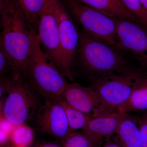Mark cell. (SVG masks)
<instances>
[{"mask_svg": "<svg viewBox=\"0 0 147 147\" xmlns=\"http://www.w3.org/2000/svg\"><path fill=\"white\" fill-rule=\"evenodd\" d=\"M84 5L100 11L111 17L131 19V16L124 7L112 2L110 0H76ZM133 20V19H132Z\"/></svg>", "mask_w": 147, "mask_h": 147, "instance_id": "cell-16", "label": "cell"}, {"mask_svg": "<svg viewBox=\"0 0 147 147\" xmlns=\"http://www.w3.org/2000/svg\"><path fill=\"white\" fill-rule=\"evenodd\" d=\"M140 1L145 10L147 12V0H140Z\"/></svg>", "mask_w": 147, "mask_h": 147, "instance_id": "cell-28", "label": "cell"}, {"mask_svg": "<svg viewBox=\"0 0 147 147\" xmlns=\"http://www.w3.org/2000/svg\"><path fill=\"white\" fill-rule=\"evenodd\" d=\"M37 36L44 53L62 74L59 22L53 8V0H45L40 16Z\"/></svg>", "mask_w": 147, "mask_h": 147, "instance_id": "cell-10", "label": "cell"}, {"mask_svg": "<svg viewBox=\"0 0 147 147\" xmlns=\"http://www.w3.org/2000/svg\"><path fill=\"white\" fill-rule=\"evenodd\" d=\"M10 139V135L0 130V144L1 146L6 144Z\"/></svg>", "mask_w": 147, "mask_h": 147, "instance_id": "cell-26", "label": "cell"}, {"mask_svg": "<svg viewBox=\"0 0 147 147\" xmlns=\"http://www.w3.org/2000/svg\"><path fill=\"white\" fill-rule=\"evenodd\" d=\"M12 75V63L10 58L3 49L0 46V75L1 78H6L7 74Z\"/></svg>", "mask_w": 147, "mask_h": 147, "instance_id": "cell-21", "label": "cell"}, {"mask_svg": "<svg viewBox=\"0 0 147 147\" xmlns=\"http://www.w3.org/2000/svg\"><path fill=\"white\" fill-rule=\"evenodd\" d=\"M58 100L63 107L70 128V131L82 129L93 117L69 105L61 96Z\"/></svg>", "mask_w": 147, "mask_h": 147, "instance_id": "cell-17", "label": "cell"}, {"mask_svg": "<svg viewBox=\"0 0 147 147\" xmlns=\"http://www.w3.org/2000/svg\"><path fill=\"white\" fill-rule=\"evenodd\" d=\"M127 13L134 21L147 27V12L140 0H120Z\"/></svg>", "mask_w": 147, "mask_h": 147, "instance_id": "cell-19", "label": "cell"}, {"mask_svg": "<svg viewBox=\"0 0 147 147\" xmlns=\"http://www.w3.org/2000/svg\"><path fill=\"white\" fill-rule=\"evenodd\" d=\"M62 1L83 32L117 48V17L108 16L76 0Z\"/></svg>", "mask_w": 147, "mask_h": 147, "instance_id": "cell-5", "label": "cell"}, {"mask_svg": "<svg viewBox=\"0 0 147 147\" xmlns=\"http://www.w3.org/2000/svg\"><path fill=\"white\" fill-rule=\"evenodd\" d=\"M32 32L37 35L40 16L45 0H11Z\"/></svg>", "mask_w": 147, "mask_h": 147, "instance_id": "cell-14", "label": "cell"}, {"mask_svg": "<svg viewBox=\"0 0 147 147\" xmlns=\"http://www.w3.org/2000/svg\"><path fill=\"white\" fill-rule=\"evenodd\" d=\"M24 78L44 98L61 97L67 84L65 77L43 52L37 35Z\"/></svg>", "mask_w": 147, "mask_h": 147, "instance_id": "cell-3", "label": "cell"}, {"mask_svg": "<svg viewBox=\"0 0 147 147\" xmlns=\"http://www.w3.org/2000/svg\"><path fill=\"white\" fill-rule=\"evenodd\" d=\"M120 113L115 135L121 147H142L140 131L136 121L127 113Z\"/></svg>", "mask_w": 147, "mask_h": 147, "instance_id": "cell-13", "label": "cell"}, {"mask_svg": "<svg viewBox=\"0 0 147 147\" xmlns=\"http://www.w3.org/2000/svg\"><path fill=\"white\" fill-rule=\"evenodd\" d=\"M117 49L131 54L147 69V27L131 19L117 17Z\"/></svg>", "mask_w": 147, "mask_h": 147, "instance_id": "cell-8", "label": "cell"}, {"mask_svg": "<svg viewBox=\"0 0 147 147\" xmlns=\"http://www.w3.org/2000/svg\"><path fill=\"white\" fill-rule=\"evenodd\" d=\"M0 127V130L10 135L15 126L2 115V117L1 116Z\"/></svg>", "mask_w": 147, "mask_h": 147, "instance_id": "cell-23", "label": "cell"}, {"mask_svg": "<svg viewBox=\"0 0 147 147\" xmlns=\"http://www.w3.org/2000/svg\"><path fill=\"white\" fill-rule=\"evenodd\" d=\"M13 146L18 147H30L33 144L34 133L32 129L24 124L15 126L10 135Z\"/></svg>", "mask_w": 147, "mask_h": 147, "instance_id": "cell-18", "label": "cell"}, {"mask_svg": "<svg viewBox=\"0 0 147 147\" xmlns=\"http://www.w3.org/2000/svg\"><path fill=\"white\" fill-rule=\"evenodd\" d=\"M53 5L59 22L62 74L69 80L73 81V69L78 54L80 32L63 2L60 0H53Z\"/></svg>", "mask_w": 147, "mask_h": 147, "instance_id": "cell-7", "label": "cell"}, {"mask_svg": "<svg viewBox=\"0 0 147 147\" xmlns=\"http://www.w3.org/2000/svg\"><path fill=\"white\" fill-rule=\"evenodd\" d=\"M34 91L24 77L10 78L2 115L15 126L24 124L34 117L40 107Z\"/></svg>", "mask_w": 147, "mask_h": 147, "instance_id": "cell-4", "label": "cell"}, {"mask_svg": "<svg viewBox=\"0 0 147 147\" xmlns=\"http://www.w3.org/2000/svg\"><path fill=\"white\" fill-rule=\"evenodd\" d=\"M139 124L142 147H147V114L139 121Z\"/></svg>", "mask_w": 147, "mask_h": 147, "instance_id": "cell-22", "label": "cell"}, {"mask_svg": "<svg viewBox=\"0 0 147 147\" xmlns=\"http://www.w3.org/2000/svg\"><path fill=\"white\" fill-rule=\"evenodd\" d=\"M61 96L69 105L93 118L117 111L91 86H84L75 82L67 83Z\"/></svg>", "mask_w": 147, "mask_h": 147, "instance_id": "cell-9", "label": "cell"}, {"mask_svg": "<svg viewBox=\"0 0 147 147\" xmlns=\"http://www.w3.org/2000/svg\"><path fill=\"white\" fill-rule=\"evenodd\" d=\"M18 147L16 146H11V147Z\"/></svg>", "mask_w": 147, "mask_h": 147, "instance_id": "cell-29", "label": "cell"}, {"mask_svg": "<svg viewBox=\"0 0 147 147\" xmlns=\"http://www.w3.org/2000/svg\"><path fill=\"white\" fill-rule=\"evenodd\" d=\"M0 45L12 63L11 78L24 77L32 50L35 34L14 6L0 10Z\"/></svg>", "mask_w": 147, "mask_h": 147, "instance_id": "cell-1", "label": "cell"}, {"mask_svg": "<svg viewBox=\"0 0 147 147\" xmlns=\"http://www.w3.org/2000/svg\"><path fill=\"white\" fill-rule=\"evenodd\" d=\"M77 56L82 66L97 76L137 71L115 47L83 31Z\"/></svg>", "mask_w": 147, "mask_h": 147, "instance_id": "cell-2", "label": "cell"}, {"mask_svg": "<svg viewBox=\"0 0 147 147\" xmlns=\"http://www.w3.org/2000/svg\"><path fill=\"white\" fill-rule=\"evenodd\" d=\"M144 75L135 71L94 76L91 86L108 104L118 111L128 100Z\"/></svg>", "mask_w": 147, "mask_h": 147, "instance_id": "cell-6", "label": "cell"}, {"mask_svg": "<svg viewBox=\"0 0 147 147\" xmlns=\"http://www.w3.org/2000/svg\"><path fill=\"white\" fill-rule=\"evenodd\" d=\"M112 2L114 3L115 4L121 7H124V6L123 5L122 3H121L120 0H110Z\"/></svg>", "mask_w": 147, "mask_h": 147, "instance_id": "cell-27", "label": "cell"}, {"mask_svg": "<svg viewBox=\"0 0 147 147\" xmlns=\"http://www.w3.org/2000/svg\"><path fill=\"white\" fill-rule=\"evenodd\" d=\"M147 110V78L144 76L128 100L119 108L120 113L141 112Z\"/></svg>", "mask_w": 147, "mask_h": 147, "instance_id": "cell-15", "label": "cell"}, {"mask_svg": "<svg viewBox=\"0 0 147 147\" xmlns=\"http://www.w3.org/2000/svg\"><path fill=\"white\" fill-rule=\"evenodd\" d=\"M61 142L64 147H94L82 132L76 131H70Z\"/></svg>", "mask_w": 147, "mask_h": 147, "instance_id": "cell-20", "label": "cell"}, {"mask_svg": "<svg viewBox=\"0 0 147 147\" xmlns=\"http://www.w3.org/2000/svg\"><path fill=\"white\" fill-rule=\"evenodd\" d=\"M32 147H64L62 144L47 141H38L32 146Z\"/></svg>", "mask_w": 147, "mask_h": 147, "instance_id": "cell-24", "label": "cell"}, {"mask_svg": "<svg viewBox=\"0 0 147 147\" xmlns=\"http://www.w3.org/2000/svg\"><path fill=\"white\" fill-rule=\"evenodd\" d=\"M121 114L118 111L98 117L92 118L82 129L94 147H98L103 139L114 135L118 127Z\"/></svg>", "mask_w": 147, "mask_h": 147, "instance_id": "cell-12", "label": "cell"}, {"mask_svg": "<svg viewBox=\"0 0 147 147\" xmlns=\"http://www.w3.org/2000/svg\"><path fill=\"white\" fill-rule=\"evenodd\" d=\"M37 129L61 141L70 132L64 109L58 98H45L34 116Z\"/></svg>", "mask_w": 147, "mask_h": 147, "instance_id": "cell-11", "label": "cell"}, {"mask_svg": "<svg viewBox=\"0 0 147 147\" xmlns=\"http://www.w3.org/2000/svg\"><path fill=\"white\" fill-rule=\"evenodd\" d=\"M108 139L102 147H121L117 139Z\"/></svg>", "mask_w": 147, "mask_h": 147, "instance_id": "cell-25", "label": "cell"}]
</instances>
